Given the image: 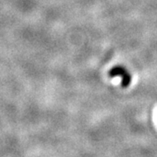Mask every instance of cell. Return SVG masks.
<instances>
[{"label": "cell", "mask_w": 157, "mask_h": 157, "mask_svg": "<svg viewBox=\"0 0 157 157\" xmlns=\"http://www.w3.org/2000/svg\"><path fill=\"white\" fill-rule=\"evenodd\" d=\"M128 73L127 70L124 67H115L112 68L109 72V75L111 77H114V76H117V75H121V77L125 75L126 73Z\"/></svg>", "instance_id": "obj_1"}, {"label": "cell", "mask_w": 157, "mask_h": 157, "mask_svg": "<svg viewBox=\"0 0 157 157\" xmlns=\"http://www.w3.org/2000/svg\"><path fill=\"white\" fill-rule=\"evenodd\" d=\"M121 78H122V79H121V86H122L123 87L128 86L129 84H130V82H131V76H130V74H129L128 73H127L125 75H123Z\"/></svg>", "instance_id": "obj_2"}]
</instances>
